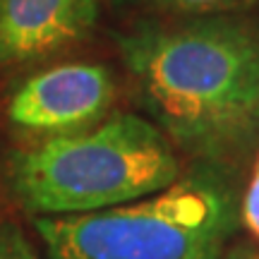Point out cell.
I'll use <instances>...</instances> for the list:
<instances>
[{
	"instance_id": "1",
	"label": "cell",
	"mask_w": 259,
	"mask_h": 259,
	"mask_svg": "<svg viewBox=\"0 0 259 259\" xmlns=\"http://www.w3.org/2000/svg\"><path fill=\"white\" fill-rule=\"evenodd\" d=\"M118 48L149 120L176 149L221 161L257 139V22L238 12L144 22Z\"/></svg>"
},
{
	"instance_id": "2",
	"label": "cell",
	"mask_w": 259,
	"mask_h": 259,
	"mask_svg": "<svg viewBox=\"0 0 259 259\" xmlns=\"http://www.w3.org/2000/svg\"><path fill=\"white\" fill-rule=\"evenodd\" d=\"M180 178L173 142L147 115L115 113L89 130L46 137L8 158L12 197L36 216H74L137 202Z\"/></svg>"
},
{
	"instance_id": "3",
	"label": "cell",
	"mask_w": 259,
	"mask_h": 259,
	"mask_svg": "<svg viewBox=\"0 0 259 259\" xmlns=\"http://www.w3.org/2000/svg\"><path fill=\"white\" fill-rule=\"evenodd\" d=\"M231 185L180 176L161 192L103 211L36 216L48 259H221L235 228Z\"/></svg>"
},
{
	"instance_id": "4",
	"label": "cell",
	"mask_w": 259,
	"mask_h": 259,
	"mask_svg": "<svg viewBox=\"0 0 259 259\" xmlns=\"http://www.w3.org/2000/svg\"><path fill=\"white\" fill-rule=\"evenodd\" d=\"M115 101V82L106 65L63 63L29 77L12 94L8 118L36 137H60L89 130Z\"/></svg>"
},
{
	"instance_id": "5",
	"label": "cell",
	"mask_w": 259,
	"mask_h": 259,
	"mask_svg": "<svg viewBox=\"0 0 259 259\" xmlns=\"http://www.w3.org/2000/svg\"><path fill=\"white\" fill-rule=\"evenodd\" d=\"M101 0H0V67L29 65L92 34Z\"/></svg>"
},
{
	"instance_id": "6",
	"label": "cell",
	"mask_w": 259,
	"mask_h": 259,
	"mask_svg": "<svg viewBox=\"0 0 259 259\" xmlns=\"http://www.w3.org/2000/svg\"><path fill=\"white\" fill-rule=\"evenodd\" d=\"M132 3L163 15L197 17V15H216V12H238L247 8L252 0H132Z\"/></svg>"
},
{
	"instance_id": "7",
	"label": "cell",
	"mask_w": 259,
	"mask_h": 259,
	"mask_svg": "<svg viewBox=\"0 0 259 259\" xmlns=\"http://www.w3.org/2000/svg\"><path fill=\"white\" fill-rule=\"evenodd\" d=\"M0 259H41L17 223L0 219Z\"/></svg>"
},
{
	"instance_id": "8",
	"label": "cell",
	"mask_w": 259,
	"mask_h": 259,
	"mask_svg": "<svg viewBox=\"0 0 259 259\" xmlns=\"http://www.w3.org/2000/svg\"><path fill=\"white\" fill-rule=\"evenodd\" d=\"M240 213L245 226H247V231L259 240V158H257V166H254V176H252L247 192H245V199H242Z\"/></svg>"
}]
</instances>
